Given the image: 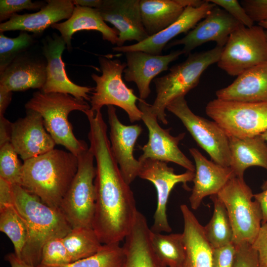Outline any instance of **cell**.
Instances as JSON below:
<instances>
[{"label":"cell","mask_w":267,"mask_h":267,"mask_svg":"<svg viewBox=\"0 0 267 267\" xmlns=\"http://www.w3.org/2000/svg\"><path fill=\"white\" fill-rule=\"evenodd\" d=\"M66 46L61 37L53 33L43 41V53L46 60V77L41 91L44 93L58 92L70 94L76 98L89 101V93L94 88L81 86L73 83L68 77L62 54Z\"/></svg>","instance_id":"2e32d148"},{"label":"cell","mask_w":267,"mask_h":267,"mask_svg":"<svg viewBox=\"0 0 267 267\" xmlns=\"http://www.w3.org/2000/svg\"><path fill=\"white\" fill-rule=\"evenodd\" d=\"M12 123L3 116H0V146L10 142Z\"/></svg>","instance_id":"f6af8a7d"},{"label":"cell","mask_w":267,"mask_h":267,"mask_svg":"<svg viewBox=\"0 0 267 267\" xmlns=\"http://www.w3.org/2000/svg\"><path fill=\"white\" fill-rule=\"evenodd\" d=\"M12 190L13 205L24 219L28 230L21 258L37 267L45 243L52 238L64 237L72 227L59 209L47 205L20 185H12Z\"/></svg>","instance_id":"3957f363"},{"label":"cell","mask_w":267,"mask_h":267,"mask_svg":"<svg viewBox=\"0 0 267 267\" xmlns=\"http://www.w3.org/2000/svg\"><path fill=\"white\" fill-rule=\"evenodd\" d=\"M266 35H267V30H266Z\"/></svg>","instance_id":"f5cc1de1"},{"label":"cell","mask_w":267,"mask_h":267,"mask_svg":"<svg viewBox=\"0 0 267 267\" xmlns=\"http://www.w3.org/2000/svg\"><path fill=\"white\" fill-rule=\"evenodd\" d=\"M256 251L261 267H267V222L262 224L251 245Z\"/></svg>","instance_id":"7bdbcfd3"},{"label":"cell","mask_w":267,"mask_h":267,"mask_svg":"<svg viewBox=\"0 0 267 267\" xmlns=\"http://www.w3.org/2000/svg\"><path fill=\"white\" fill-rule=\"evenodd\" d=\"M216 5L205 0L200 6L186 7L180 17L159 33L143 41L128 45L115 46V51L126 53L142 51L154 55H162L164 48L171 40L182 33H187L202 20Z\"/></svg>","instance_id":"ffe728a7"},{"label":"cell","mask_w":267,"mask_h":267,"mask_svg":"<svg viewBox=\"0 0 267 267\" xmlns=\"http://www.w3.org/2000/svg\"><path fill=\"white\" fill-rule=\"evenodd\" d=\"M214 203L212 217L204 226L206 237L212 248L232 243L233 233L226 209L217 195L211 196Z\"/></svg>","instance_id":"4dcf8cb0"},{"label":"cell","mask_w":267,"mask_h":267,"mask_svg":"<svg viewBox=\"0 0 267 267\" xmlns=\"http://www.w3.org/2000/svg\"><path fill=\"white\" fill-rule=\"evenodd\" d=\"M32 35L27 32L21 31L15 38H9L0 34V72H2L22 52L33 43Z\"/></svg>","instance_id":"e575fe53"},{"label":"cell","mask_w":267,"mask_h":267,"mask_svg":"<svg viewBox=\"0 0 267 267\" xmlns=\"http://www.w3.org/2000/svg\"><path fill=\"white\" fill-rule=\"evenodd\" d=\"M63 240V237L53 238L44 245L40 265L48 267H58L72 263Z\"/></svg>","instance_id":"8d00e7d4"},{"label":"cell","mask_w":267,"mask_h":267,"mask_svg":"<svg viewBox=\"0 0 267 267\" xmlns=\"http://www.w3.org/2000/svg\"><path fill=\"white\" fill-rule=\"evenodd\" d=\"M46 3L31 0H0V21L9 20L17 12L22 10L41 9Z\"/></svg>","instance_id":"74e56055"},{"label":"cell","mask_w":267,"mask_h":267,"mask_svg":"<svg viewBox=\"0 0 267 267\" xmlns=\"http://www.w3.org/2000/svg\"><path fill=\"white\" fill-rule=\"evenodd\" d=\"M98 59L102 74L92 73L91 76L96 84L90 96L91 110L95 112L105 105L117 106L127 113L131 123L141 120L142 113L136 105L140 98L122 79L126 63L104 57Z\"/></svg>","instance_id":"52a82bcc"},{"label":"cell","mask_w":267,"mask_h":267,"mask_svg":"<svg viewBox=\"0 0 267 267\" xmlns=\"http://www.w3.org/2000/svg\"><path fill=\"white\" fill-rule=\"evenodd\" d=\"M254 198L260 204L262 212V224L267 222V188L254 194Z\"/></svg>","instance_id":"7dc6e473"},{"label":"cell","mask_w":267,"mask_h":267,"mask_svg":"<svg viewBox=\"0 0 267 267\" xmlns=\"http://www.w3.org/2000/svg\"><path fill=\"white\" fill-rule=\"evenodd\" d=\"M88 138L96 162L92 227L102 244L120 243L130 231L138 212L134 194L112 154L103 120L89 124Z\"/></svg>","instance_id":"6da1fadb"},{"label":"cell","mask_w":267,"mask_h":267,"mask_svg":"<svg viewBox=\"0 0 267 267\" xmlns=\"http://www.w3.org/2000/svg\"><path fill=\"white\" fill-rule=\"evenodd\" d=\"M236 252V247L233 243L213 249L212 267H233Z\"/></svg>","instance_id":"60d3db41"},{"label":"cell","mask_w":267,"mask_h":267,"mask_svg":"<svg viewBox=\"0 0 267 267\" xmlns=\"http://www.w3.org/2000/svg\"><path fill=\"white\" fill-rule=\"evenodd\" d=\"M0 230L12 242L15 254L21 258L28 237L27 225L14 205L0 210Z\"/></svg>","instance_id":"d6a6232c"},{"label":"cell","mask_w":267,"mask_h":267,"mask_svg":"<svg viewBox=\"0 0 267 267\" xmlns=\"http://www.w3.org/2000/svg\"><path fill=\"white\" fill-rule=\"evenodd\" d=\"M109 140L112 154L126 181L130 184L138 177L140 163L134 155V146L142 132L141 126L126 125L119 120L115 107L107 106Z\"/></svg>","instance_id":"9a60e30c"},{"label":"cell","mask_w":267,"mask_h":267,"mask_svg":"<svg viewBox=\"0 0 267 267\" xmlns=\"http://www.w3.org/2000/svg\"><path fill=\"white\" fill-rule=\"evenodd\" d=\"M140 0H103L97 8L105 22L114 26L119 32L117 46L127 41L140 43L149 37L141 16Z\"/></svg>","instance_id":"ac0fdd59"},{"label":"cell","mask_w":267,"mask_h":267,"mask_svg":"<svg viewBox=\"0 0 267 267\" xmlns=\"http://www.w3.org/2000/svg\"><path fill=\"white\" fill-rule=\"evenodd\" d=\"M224 9L241 25L250 27L254 25V21L249 17L246 10L236 0H207Z\"/></svg>","instance_id":"f35d334b"},{"label":"cell","mask_w":267,"mask_h":267,"mask_svg":"<svg viewBox=\"0 0 267 267\" xmlns=\"http://www.w3.org/2000/svg\"><path fill=\"white\" fill-rule=\"evenodd\" d=\"M195 162L193 186L189 198L191 208L197 210L206 196L217 194L235 176L230 167H224L207 159L195 148L189 149Z\"/></svg>","instance_id":"44dd1931"},{"label":"cell","mask_w":267,"mask_h":267,"mask_svg":"<svg viewBox=\"0 0 267 267\" xmlns=\"http://www.w3.org/2000/svg\"><path fill=\"white\" fill-rule=\"evenodd\" d=\"M138 107L142 112L141 120L148 131V140L140 148L143 153L138 161L153 159L165 162L176 163L187 171L195 172V165L183 154L178 147L179 142L183 139L185 133L173 136L170 129L162 128L158 123L156 115L152 112L151 105L144 100H138Z\"/></svg>","instance_id":"7c38bea8"},{"label":"cell","mask_w":267,"mask_h":267,"mask_svg":"<svg viewBox=\"0 0 267 267\" xmlns=\"http://www.w3.org/2000/svg\"><path fill=\"white\" fill-rule=\"evenodd\" d=\"M240 3L254 23L267 20V0H243Z\"/></svg>","instance_id":"b9f144b4"},{"label":"cell","mask_w":267,"mask_h":267,"mask_svg":"<svg viewBox=\"0 0 267 267\" xmlns=\"http://www.w3.org/2000/svg\"><path fill=\"white\" fill-rule=\"evenodd\" d=\"M139 162L138 177L152 183L157 192V207L150 229L154 232H170L172 228L166 212L170 193L179 183H182L184 189H188L187 183L192 181L195 172L186 170L183 173L177 174L174 168L169 167L167 162L150 159Z\"/></svg>","instance_id":"4fadbf2b"},{"label":"cell","mask_w":267,"mask_h":267,"mask_svg":"<svg viewBox=\"0 0 267 267\" xmlns=\"http://www.w3.org/2000/svg\"><path fill=\"white\" fill-rule=\"evenodd\" d=\"M103 0H74L75 5L93 8H98L102 3Z\"/></svg>","instance_id":"681fc988"},{"label":"cell","mask_w":267,"mask_h":267,"mask_svg":"<svg viewBox=\"0 0 267 267\" xmlns=\"http://www.w3.org/2000/svg\"><path fill=\"white\" fill-rule=\"evenodd\" d=\"M13 205L12 185L0 178V210Z\"/></svg>","instance_id":"ee69618b"},{"label":"cell","mask_w":267,"mask_h":267,"mask_svg":"<svg viewBox=\"0 0 267 267\" xmlns=\"http://www.w3.org/2000/svg\"><path fill=\"white\" fill-rule=\"evenodd\" d=\"M22 166L10 142L0 146V178L11 185H20Z\"/></svg>","instance_id":"d590c367"},{"label":"cell","mask_w":267,"mask_h":267,"mask_svg":"<svg viewBox=\"0 0 267 267\" xmlns=\"http://www.w3.org/2000/svg\"><path fill=\"white\" fill-rule=\"evenodd\" d=\"M26 110L38 112L42 117L44 126L56 144L65 147L77 157L89 148L84 140L75 136L68 115L73 111L84 113L90 106L84 99L65 93L35 92L25 104Z\"/></svg>","instance_id":"277c9868"},{"label":"cell","mask_w":267,"mask_h":267,"mask_svg":"<svg viewBox=\"0 0 267 267\" xmlns=\"http://www.w3.org/2000/svg\"><path fill=\"white\" fill-rule=\"evenodd\" d=\"M63 240L73 262L95 254L102 245L92 227L72 228Z\"/></svg>","instance_id":"1f68e13d"},{"label":"cell","mask_w":267,"mask_h":267,"mask_svg":"<svg viewBox=\"0 0 267 267\" xmlns=\"http://www.w3.org/2000/svg\"><path fill=\"white\" fill-rule=\"evenodd\" d=\"M223 204L231 226L232 243L252 244L262 225L259 203L244 178L233 177L216 194Z\"/></svg>","instance_id":"8992f818"},{"label":"cell","mask_w":267,"mask_h":267,"mask_svg":"<svg viewBox=\"0 0 267 267\" xmlns=\"http://www.w3.org/2000/svg\"><path fill=\"white\" fill-rule=\"evenodd\" d=\"M51 27L59 32L68 50L72 48V36L80 31H96L101 34L104 40L113 44H117L118 42V30L109 26L96 8L75 5L68 19L54 24Z\"/></svg>","instance_id":"4316f807"},{"label":"cell","mask_w":267,"mask_h":267,"mask_svg":"<svg viewBox=\"0 0 267 267\" xmlns=\"http://www.w3.org/2000/svg\"><path fill=\"white\" fill-rule=\"evenodd\" d=\"M166 109L181 121L198 145L208 153L213 161L224 167H230L228 136L215 121L195 114L188 107L184 96L174 100Z\"/></svg>","instance_id":"8fae6325"},{"label":"cell","mask_w":267,"mask_h":267,"mask_svg":"<svg viewBox=\"0 0 267 267\" xmlns=\"http://www.w3.org/2000/svg\"><path fill=\"white\" fill-rule=\"evenodd\" d=\"M236 247L233 267H261L256 251L248 243L242 244Z\"/></svg>","instance_id":"ab89813d"},{"label":"cell","mask_w":267,"mask_h":267,"mask_svg":"<svg viewBox=\"0 0 267 267\" xmlns=\"http://www.w3.org/2000/svg\"><path fill=\"white\" fill-rule=\"evenodd\" d=\"M125 54L127 66L123 72L124 79L136 84L139 98L144 100L151 93V81L161 72L167 71L171 63L183 54L181 49L166 55H154L142 51H129Z\"/></svg>","instance_id":"d6986e66"},{"label":"cell","mask_w":267,"mask_h":267,"mask_svg":"<svg viewBox=\"0 0 267 267\" xmlns=\"http://www.w3.org/2000/svg\"><path fill=\"white\" fill-rule=\"evenodd\" d=\"M205 112L228 137H251L267 131V102L216 98L207 103Z\"/></svg>","instance_id":"9c48e42d"},{"label":"cell","mask_w":267,"mask_h":267,"mask_svg":"<svg viewBox=\"0 0 267 267\" xmlns=\"http://www.w3.org/2000/svg\"><path fill=\"white\" fill-rule=\"evenodd\" d=\"M78 167L76 156L53 149L23 162L20 185L44 204L59 209Z\"/></svg>","instance_id":"7a4b0ae2"},{"label":"cell","mask_w":267,"mask_h":267,"mask_svg":"<svg viewBox=\"0 0 267 267\" xmlns=\"http://www.w3.org/2000/svg\"><path fill=\"white\" fill-rule=\"evenodd\" d=\"M205 2L201 0H140L142 23L149 37L175 22L186 7H199Z\"/></svg>","instance_id":"d4e9b609"},{"label":"cell","mask_w":267,"mask_h":267,"mask_svg":"<svg viewBox=\"0 0 267 267\" xmlns=\"http://www.w3.org/2000/svg\"><path fill=\"white\" fill-rule=\"evenodd\" d=\"M5 259L9 263L11 267H35L25 262L15 253L8 254L5 256Z\"/></svg>","instance_id":"c3c4849f"},{"label":"cell","mask_w":267,"mask_h":267,"mask_svg":"<svg viewBox=\"0 0 267 267\" xmlns=\"http://www.w3.org/2000/svg\"><path fill=\"white\" fill-rule=\"evenodd\" d=\"M231 157L230 167L236 177L243 178L252 166L267 170V143L261 135L245 138L228 137Z\"/></svg>","instance_id":"f1b7e54d"},{"label":"cell","mask_w":267,"mask_h":267,"mask_svg":"<svg viewBox=\"0 0 267 267\" xmlns=\"http://www.w3.org/2000/svg\"><path fill=\"white\" fill-rule=\"evenodd\" d=\"M263 138L267 142V131L260 134ZM261 188L263 190L267 188V179L263 183Z\"/></svg>","instance_id":"f907efd6"},{"label":"cell","mask_w":267,"mask_h":267,"mask_svg":"<svg viewBox=\"0 0 267 267\" xmlns=\"http://www.w3.org/2000/svg\"><path fill=\"white\" fill-rule=\"evenodd\" d=\"M266 62V30L258 24L250 27L241 25L230 35L217 63L228 75L237 77Z\"/></svg>","instance_id":"30bf717a"},{"label":"cell","mask_w":267,"mask_h":267,"mask_svg":"<svg viewBox=\"0 0 267 267\" xmlns=\"http://www.w3.org/2000/svg\"><path fill=\"white\" fill-rule=\"evenodd\" d=\"M217 98L241 102H267V62L239 75L216 92Z\"/></svg>","instance_id":"603a6c76"},{"label":"cell","mask_w":267,"mask_h":267,"mask_svg":"<svg viewBox=\"0 0 267 267\" xmlns=\"http://www.w3.org/2000/svg\"><path fill=\"white\" fill-rule=\"evenodd\" d=\"M77 158V172L59 209L72 228L92 227L95 201L94 157L89 147Z\"/></svg>","instance_id":"ba28073f"},{"label":"cell","mask_w":267,"mask_h":267,"mask_svg":"<svg viewBox=\"0 0 267 267\" xmlns=\"http://www.w3.org/2000/svg\"><path fill=\"white\" fill-rule=\"evenodd\" d=\"M184 227L182 233L185 257L182 267H212L213 248L202 226L185 204L180 206Z\"/></svg>","instance_id":"484cf974"},{"label":"cell","mask_w":267,"mask_h":267,"mask_svg":"<svg viewBox=\"0 0 267 267\" xmlns=\"http://www.w3.org/2000/svg\"><path fill=\"white\" fill-rule=\"evenodd\" d=\"M46 4L38 12L12 15L0 24V32L20 30L35 34H42L46 28L68 19L72 15L75 5L71 0H48Z\"/></svg>","instance_id":"7402d4cb"},{"label":"cell","mask_w":267,"mask_h":267,"mask_svg":"<svg viewBox=\"0 0 267 267\" xmlns=\"http://www.w3.org/2000/svg\"><path fill=\"white\" fill-rule=\"evenodd\" d=\"M46 63L18 56L0 72V86L11 91L43 88L46 77Z\"/></svg>","instance_id":"83f0119b"},{"label":"cell","mask_w":267,"mask_h":267,"mask_svg":"<svg viewBox=\"0 0 267 267\" xmlns=\"http://www.w3.org/2000/svg\"><path fill=\"white\" fill-rule=\"evenodd\" d=\"M126 255L119 243L102 244L95 254L68 265L48 267L39 265L37 267H123Z\"/></svg>","instance_id":"836d02e7"},{"label":"cell","mask_w":267,"mask_h":267,"mask_svg":"<svg viewBox=\"0 0 267 267\" xmlns=\"http://www.w3.org/2000/svg\"><path fill=\"white\" fill-rule=\"evenodd\" d=\"M150 232L145 217L138 211L123 246L126 255L123 267H167L152 249Z\"/></svg>","instance_id":"cb8c5ba5"},{"label":"cell","mask_w":267,"mask_h":267,"mask_svg":"<svg viewBox=\"0 0 267 267\" xmlns=\"http://www.w3.org/2000/svg\"><path fill=\"white\" fill-rule=\"evenodd\" d=\"M10 142L23 161L50 151L56 144L42 116L32 110H26L24 117L12 123Z\"/></svg>","instance_id":"e0dca14e"},{"label":"cell","mask_w":267,"mask_h":267,"mask_svg":"<svg viewBox=\"0 0 267 267\" xmlns=\"http://www.w3.org/2000/svg\"><path fill=\"white\" fill-rule=\"evenodd\" d=\"M241 25L224 9L216 6L184 37L170 42L166 48L182 45L183 54L188 55L196 47L210 42L224 47L230 35Z\"/></svg>","instance_id":"5bb4252c"},{"label":"cell","mask_w":267,"mask_h":267,"mask_svg":"<svg viewBox=\"0 0 267 267\" xmlns=\"http://www.w3.org/2000/svg\"><path fill=\"white\" fill-rule=\"evenodd\" d=\"M265 29H267V20L261 22L258 24Z\"/></svg>","instance_id":"816d5d0a"},{"label":"cell","mask_w":267,"mask_h":267,"mask_svg":"<svg viewBox=\"0 0 267 267\" xmlns=\"http://www.w3.org/2000/svg\"><path fill=\"white\" fill-rule=\"evenodd\" d=\"M223 48L216 45L206 51L191 53L184 61L172 66L168 73L153 80L156 96L151 108L159 121L168 124L165 112L168 105L198 85L203 72L218 62Z\"/></svg>","instance_id":"5b68a950"},{"label":"cell","mask_w":267,"mask_h":267,"mask_svg":"<svg viewBox=\"0 0 267 267\" xmlns=\"http://www.w3.org/2000/svg\"><path fill=\"white\" fill-rule=\"evenodd\" d=\"M152 249L158 258L167 267H182L185 252L182 233L163 234L150 232Z\"/></svg>","instance_id":"f546056e"},{"label":"cell","mask_w":267,"mask_h":267,"mask_svg":"<svg viewBox=\"0 0 267 267\" xmlns=\"http://www.w3.org/2000/svg\"><path fill=\"white\" fill-rule=\"evenodd\" d=\"M12 92V91L0 86V116H4L6 110L11 101Z\"/></svg>","instance_id":"bcb514c9"}]
</instances>
